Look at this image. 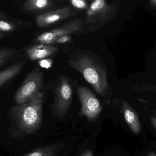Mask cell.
Wrapping results in <instances>:
<instances>
[{"instance_id":"7a4b0ae2","label":"cell","mask_w":156,"mask_h":156,"mask_svg":"<svg viewBox=\"0 0 156 156\" xmlns=\"http://www.w3.org/2000/svg\"><path fill=\"white\" fill-rule=\"evenodd\" d=\"M44 102V94L40 92L26 102L12 108V116L27 133H35L41 127Z\"/></svg>"},{"instance_id":"30bf717a","label":"cell","mask_w":156,"mask_h":156,"mask_svg":"<svg viewBox=\"0 0 156 156\" xmlns=\"http://www.w3.org/2000/svg\"><path fill=\"white\" fill-rule=\"evenodd\" d=\"M122 110L125 120L132 132L135 134L140 133L142 126L139 117L134 109L128 103L123 101Z\"/></svg>"},{"instance_id":"277c9868","label":"cell","mask_w":156,"mask_h":156,"mask_svg":"<svg viewBox=\"0 0 156 156\" xmlns=\"http://www.w3.org/2000/svg\"><path fill=\"white\" fill-rule=\"evenodd\" d=\"M72 87L65 77L60 79L56 91L53 105L54 115L62 118L67 113L72 101Z\"/></svg>"},{"instance_id":"d4e9b609","label":"cell","mask_w":156,"mask_h":156,"mask_svg":"<svg viewBox=\"0 0 156 156\" xmlns=\"http://www.w3.org/2000/svg\"><path fill=\"white\" fill-rule=\"evenodd\" d=\"M154 115L156 117V111H155L154 112Z\"/></svg>"},{"instance_id":"e0dca14e","label":"cell","mask_w":156,"mask_h":156,"mask_svg":"<svg viewBox=\"0 0 156 156\" xmlns=\"http://www.w3.org/2000/svg\"><path fill=\"white\" fill-rule=\"evenodd\" d=\"M71 39V36L70 35L64 36L57 39L55 44H65L70 41Z\"/></svg>"},{"instance_id":"6da1fadb","label":"cell","mask_w":156,"mask_h":156,"mask_svg":"<svg viewBox=\"0 0 156 156\" xmlns=\"http://www.w3.org/2000/svg\"><path fill=\"white\" fill-rule=\"evenodd\" d=\"M69 63L83 75L99 94L105 93L108 89L107 71L92 56L83 53L75 55L69 59Z\"/></svg>"},{"instance_id":"7c38bea8","label":"cell","mask_w":156,"mask_h":156,"mask_svg":"<svg viewBox=\"0 0 156 156\" xmlns=\"http://www.w3.org/2000/svg\"><path fill=\"white\" fill-rule=\"evenodd\" d=\"M23 67V63L19 62L0 71V87L17 75L22 70Z\"/></svg>"},{"instance_id":"4fadbf2b","label":"cell","mask_w":156,"mask_h":156,"mask_svg":"<svg viewBox=\"0 0 156 156\" xmlns=\"http://www.w3.org/2000/svg\"><path fill=\"white\" fill-rule=\"evenodd\" d=\"M53 4V2L49 0H28L25 2L23 6L27 11L35 12L47 9Z\"/></svg>"},{"instance_id":"5b68a950","label":"cell","mask_w":156,"mask_h":156,"mask_svg":"<svg viewBox=\"0 0 156 156\" xmlns=\"http://www.w3.org/2000/svg\"><path fill=\"white\" fill-rule=\"evenodd\" d=\"M77 93L81 104L79 115L86 117L90 122L96 120L102 110V106L99 100L85 87H79Z\"/></svg>"},{"instance_id":"603a6c76","label":"cell","mask_w":156,"mask_h":156,"mask_svg":"<svg viewBox=\"0 0 156 156\" xmlns=\"http://www.w3.org/2000/svg\"><path fill=\"white\" fill-rule=\"evenodd\" d=\"M6 18V16L3 14L1 12H0V18H2V19H5V18Z\"/></svg>"},{"instance_id":"44dd1931","label":"cell","mask_w":156,"mask_h":156,"mask_svg":"<svg viewBox=\"0 0 156 156\" xmlns=\"http://www.w3.org/2000/svg\"><path fill=\"white\" fill-rule=\"evenodd\" d=\"M147 89L156 92V86L150 87V88H147Z\"/></svg>"},{"instance_id":"ffe728a7","label":"cell","mask_w":156,"mask_h":156,"mask_svg":"<svg viewBox=\"0 0 156 156\" xmlns=\"http://www.w3.org/2000/svg\"><path fill=\"white\" fill-rule=\"evenodd\" d=\"M150 6L153 8H156V0L149 1Z\"/></svg>"},{"instance_id":"ac0fdd59","label":"cell","mask_w":156,"mask_h":156,"mask_svg":"<svg viewBox=\"0 0 156 156\" xmlns=\"http://www.w3.org/2000/svg\"><path fill=\"white\" fill-rule=\"evenodd\" d=\"M150 122H151V124L153 125L154 128L155 129L156 131V117L155 116H152L150 117Z\"/></svg>"},{"instance_id":"cb8c5ba5","label":"cell","mask_w":156,"mask_h":156,"mask_svg":"<svg viewBox=\"0 0 156 156\" xmlns=\"http://www.w3.org/2000/svg\"><path fill=\"white\" fill-rule=\"evenodd\" d=\"M3 34L0 33V39H1V38H2L3 37Z\"/></svg>"},{"instance_id":"2e32d148","label":"cell","mask_w":156,"mask_h":156,"mask_svg":"<svg viewBox=\"0 0 156 156\" xmlns=\"http://www.w3.org/2000/svg\"><path fill=\"white\" fill-rule=\"evenodd\" d=\"M70 3L74 7L79 9H88V3L85 0H72Z\"/></svg>"},{"instance_id":"5bb4252c","label":"cell","mask_w":156,"mask_h":156,"mask_svg":"<svg viewBox=\"0 0 156 156\" xmlns=\"http://www.w3.org/2000/svg\"><path fill=\"white\" fill-rule=\"evenodd\" d=\"M12 51L8 49H0V67L12 56Z\"/></svg>"},{"instance_id":"ba28073f","label":"cell","mask_w":156,"mask_h":156,"mask_svg":"<svg viewBox=\"0 0 156 156\" xmlns=\"http://www.w3.org/2000/svg\"><path fill=\"white\" fill-rule=\"evenodd\" d=\"M73 15L74 12L71 7L66 6L39 15L36 17V22L37 26L45 27L65 20Z\"/></svg>"},{"instance_id":"d6986e66","label":"cell","mask_w":156,"mask_h":156,"mask_svg":"<svg viewBox=\"0 0 156 156\" xmlns=\"http://www.w3.org/2000/svg\"><path fill=\"white\" fill-rule=\"evenodd\" d=\"M80 156H93V152L90 150H86Z\"/></svg>"},{"instance_id":"9c48e42d","label":"cell","mask_w":156,"mask_h":156,"mask_svg":"<svg viewBox=\"0 0 156 156\" xmlns=\"http://www.w3.org/2000/svg\"><path fill=\"white\" fill-rule=\"evenodd\" d=\"M58 50V49L56 47L40 44L28 48L26 52L30 60L35 61L49 56L55 54Z\"/></svg>"},{"instance_id":"3957f363","label":"cell","mask_w":156,"mask_h":156,"mask_svg":"<svg viewBox=\"0 0 156 156\" xmlns=\"http://www.w3.org/2000/svg\"><path fill=\"white\" fill-rule=\"evenodd\" d=\"M43 74L38 68L32 71L26 78L15 94L14 99L18 104H22L40 93L43 86Z\"/></svg>"},{"instance_id":"8fae6325","label":"cell","mask_w":156,"mask_h":156,"mask_svg":"<svg viewBox=\"0 0 156 156\" xmlns=\"http://www.w3.org/2000/svg\"><path fill=\"white\" fill-rule=\"evenodd\" d=\"M63 146L61 143L54 144L36 149L24 156H55Z\"/></svg>"},{"instance_id":"9a60e30c","label":"cell","mask_w":156,"mask_h":156,"mask_svg":"<svg viewBox=\"0 0 156 156\" xmlns=\"http://www.w3.org/2000/svg\"><path fill=\"white\" fill-rule=\"evenodd\" d=\"M16 26L11 22L0 20V32H12L16 29Z\"/></svg>"},{"instance_id":"7402d4cb","label":"cell","mask_w":156,"mask_h":156,"mask_svg":"<svg viewBox=\"0 0 156 156\" xmlns=\"http://www.w3.org/2000/svg\"><path fill=\"white\" fill-rule=\"evenodd\" d=\"M147 156H156V153H155L154 151L150 152L149 154H147Z\"/></svg>"},{"instance_id":"8992f818","label":"cell","mask_w":156,"mask_h":156,"mask_svg":"<svg viewBox=\"0 0 156 156\" xmlns=\"http://www.w3.org/2000/svg\"><path fill=\"white\" fill-rule=\"evenodd\" d=\"M83 25V22L82 19L72 20L56 28L44 32L37 37L35 41L44 45H53L59 38L80 31L82 28Z\"/></svg>"},{"instance_id":"52a82bcc","label":"cell","mask_w":156,"mask_h":156,"mask_svg":"<svg viewBox=\"0 0 156 156\" xmlns=\"http://www.w3.org/2000/svg\"><path fill=\"white\" fill-rule=\"evenodd\" d=\"M114 5L108 3L105 0H96L90 5L86 13V22L95 24L107 22L116 12Z\"/></svg>"}]
</instances>
